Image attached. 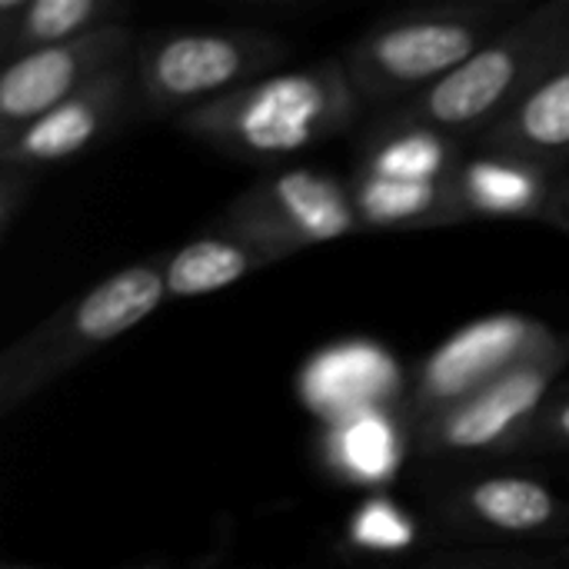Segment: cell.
Segmentation results:
<instances>
[{
    "label": "cell",
    "instance_id": "cell-1",
    "mask_svg": "<svg viewBox=\"0 0 569 569\" xmlns=\"http://www.w3.org/2000/svg\"><path fill=\"white\" fill-rule=\"evenodd\" d=\"M360 103L343 60L337 57L260 77L183 113L177 127L227 157L280 163L343 133Z\"/></svg>",
    "mask_w": 569,
    "mask_h": 569
},
{
    "label": "cell",
    "instance_id": "cell-2",
    "mask_svg": "<svg viewBox=\"0 0 569 569\" xmlns=\"http://www.w3.org/2000/svg\"><path fill=\"white\" fill-rule=\"evenodd\" d=\"M569 40V0H547L523 10L507 30L483 43L440 83L403 100L393 117L457 137L490 130L547 73L560 67Z\"/></svg>",
    "mask_w": 569,
    "mask_h": 569
},
{
    "label": "cell",
    "instance_id": "cell-3",
    "mask_svg": "<svg viewBox=\"0 0 569 569\" xmlns=\"http://www.w3.org/2000/svg\"><path fill=\"white\" fill-rule=\"evenodd\" d=\"M517 0L433 3L377 20L360 33L343 60L363 103L417 97L463 67L483 43L520 17Z\"/></svg>",
    "mask_w": 569,
    "mask_h": 569
},
{
    "label": "cell",
    "instance_id": "cell-4",
    "mask_svg": "<svg viewBox=\"0 0 569 569\" xmlns=\"http://www.w3.org/2000/svg\"><path fill=\"white\" fill-rule=\"evenodd\" d=\"M163 300V260H137L63 303L0 353V417H10L80 360L140 327Z\"/></svg>",
    "mask_w": 569,
    "mask_h": 569
},
{
    "label": "cell",
    "instance_id": "cell-5",
    "mask_svg": "<svg viewBox=\"0 0 569 569\" xmlns=\"http://www.w3.org/2000/svg\"><path fill=\"white\" fill-rule=\"evenodd\" d=\"M290 60V43L257 27H170L143 37L133 53L147 113L173 117L227 97Z\"/></svg>",
    "mask_w": 569,
    "mask_h": 569
},
{
    "label": "cell",
    "instance_id": "cell-6",
    "mask_svg": "<svg viewBox=\"0 0 569 569\" xmlns=\"http://www.w3.org/2000/svg\"><path fill=\"white\" fill-rule=\"evenodd\" d=\"M217 223L263 250L273 263L307 247L360 233L350 183L310 167L277 170L257 180L227 203Z\"/></svg>",
    "mask_w": 569,
    "mask_h": 569
},
{
    "label": "cell",
    "instance_id": "cell-7",
    "mask_svg": "<svg viewBox=\"0 0 569 569\" xmlns=\"http://www.w3.org/2000/svg\"><path fill=\"white\" fill-rule=\"evenodd\" d=\"M569 367V333L527 357L483 390L453 403L417 427L420 450L430 457H477L520 450L530 427L553 397V383Z\"/></svg>",
    "mask_w": 569,
    "mask_h": 569
},
{
    "label": "cell",
    "instance_id": "cell-8",
    "mask_svg": "<svg viewBox=\"0 0 569 569\" xmlns=\"http://www.w3.org/2000/svg\"><path fill=\"white\" fill-rule=\"evenodd\" d=\"M557 337V330L527 313H490L460 327L420 363L413 377L407 397V417L413 430L483 390L527 357L540 353Z\"/></svg>",
    "mask_w": 569,
    "mask_h": 569
},
{
    "label": "cell",
    "instance_id": "cell-9",
    "mask_svg": "<svg viewBox=\"0 0 569 569\" xmlns=\"http://www.w3.org/2000/svg\"><path fill=\"white\" fill-rule=\"evenodd\" d=\"M137 93V67L133 57L100 73L80 93L20 127L17 133L0 140V170L20 173L27 180H40L43 170L60 167L100 140H107L130 113Z\"/></svg>",
    "mask_w": 569,
    "mask_h": 569
},
{
    "label": "cell",
    "instance_id": "cell-10",
    "mask_svg": "<svg viewBox=\"0 0 569 569\" xmlns=\"http://www.w3.org/2000/svg\"><path fill=\"white\" fill-rule=\"evenodd\" d=\"M133 53V30L123 23L7 60L0 73V140L50 113Z\"/></svg>",
    "mask_w": 569,
    "mask_h": 569
},
{
    "label": "cell",
    "instance_id": "cell-11",
    "mask_svg": "<svg viewBox=\"0 0 569 569\" xmlns=\"http://www.w3.org/2000/svg\"><path fill=\"white\" fill-rule=\"evenodd\" d=\"M440 517L463 537L480 540H567L569 497L540 477L493 473L457 487Z\"/></svg>",
    "mask_w": 569,
    "mask_h": 569
},
{
    "label": "cell",
    "instance_id": "cell-12",
    "mask_svg": "<svg viewBox=\"0 0 569 569\" xmlns=\"http://www.w3.org/2000/svg\"><path fill=\"white\" fill-rule=\"evenodd\" d=\"M557 173L547 163L507 150L463 157L453 170V197L463 220H543Z\"/></svg>",
    "mask_w": 569,
    "mask_h": 569
},
{
    "label": "cell",
    "instance_id": "cell-13",
    "mask_svg": "<svg viewBox=\"0 0 569 569\" xmlns=\"http://www.w3.org/2000/svg\"><path fill=\"white\" fill-rule=\"evenodd\" d=\"M127 17L123 0H0V53L7 63L30 50L123 27Z\"/></svg>",
    "mask_w": 569,
    "mask_h": 569
},
{
    "label": "cell",
    "instance_id": "cell-14",
    "mask_svg": "<svg viewBox=\"0 0 569 569\" xmlns=\"http://www.w3.org/2000/svg\"><path fill=\"white\" fill-rule=\"evenodd\" d=\"M360 230H423L460 223L453 177L447 180H393L357 170L350 180Z\"/></svg>",
    "mask_w": 569,
    "mask_h": 569
},
{
    "label": "cell",
    "instance_id": "cell-15",
    "mask_svg": "<svg viewBox=\"0 0 569 569\" xmlns=\"http://www.w3.org/2000/svg\"><path fill=\"white\" fill-rule=\"evenodd\" d=\"M483 147L557 167L569 157V67L547 73L503 120L483 133Z\"/></svg>",
    "mask_w": 569,
    "mask_h": 569
},
{
    "label": "cell",
    "instance_id": "cell-16",
    "mask_svg": "<svg viewBox=\"0 0 569 569\" xmlns=\"http://www.w3.org/2000/svg\"><path fill=\"white\" fill-rule=\"evenodd\" d=\"M263 267H273V260L263 250L217 223L213 230L187 240L180 250L163 257L167 300H190L227 290Z\"/></svg>",
    "mask_w": 569,
    "mask_h": 569
},
{
    "label": "cell",
    "instance_id": "cell-17",
    "mask_svg": "<svg viewBox=\"0 0 569 569\" xmlns=\"http://www.w3.org/2000/svg\"><path fill=\"white\" fill-rule=\"evenodd\" d=\"M453 137L397 120L393 113L380 120L360 153L363 173L393 177V180H447L460 167Z\"/></svg>",
    "mask_w": 569,
    "mask_h": 569
},
{
    "label": "cell",
    "instance_id": "cell-18",
    "mask_svg": "<svg viewBox=\"0 0 569 569\" xmlns=\"http://www.w3.org/2000/svg\"><path fill=\"white\" fill-rule=\"evenodd\" d=\"M393 450H397L393 430L380 413L370 410L350 413L330 437V457L337 460L340 473L360 483L387 477L397 463Z\"/></svg>",
    "mask_w": 569,
    "mask_h": 569
},
{
    "label": "cell",
    "instance_id": "cell-19",
    "mask_svg": "<svg viewBox=\"0 0 569 569\" xmlns=\"http://www.w3.org/2000/svg\"><path fill=\"white\" fill-rule=\"evenodd\" d=\"M520 450H560V453H569V390L550 397V403L543 407V413L530 427Z\"/></svg>",
    "mask_w": 569,
    "mask_h": 569
},
{
    "label": "cell",
    "instance_id": "cell-20",
    "mask_svg": "<svg viewBox=\"0 0 569 569\" xmlns=\"http://www.w3.org/2000/svg\"><path fill=\"white\" fill-rule=\"evenodd\" d=\"M423 569H537L530 560L493 550H443L427 557Z\"/></svg>",
    "mask_w": 569,
    "mask_h": 569
},
{
    "label": "cell",
    "instance_id": "cell-21",
    "mask_svg": "<svg viewBox=\"0 0 569 569\" xmlns=\"http://www.w3.org/2000/svg\"><path fill=\"white\" fill-rule=\"evenodd\" d=\"M33 183L37 180H27L20 173H7L0 170V237L10 233V227L17 223L20 210L27 207L30 193H33Z\"/></svg>",
    "mask_w": 569,
    "mask_h": 569
},
{
    "label": "cell",
    "instance_id": "cell-22",
    "mask_svg": "<svg viewBox=\"0 0 569 569\" xmlns=\"http://www.w3.org/2000/svg\"><path fill=\"white\" fill-rule=\"evenodd\" d=\"M543 220L557 230L569 233V173L567 177H557L553 183V193H550V203H547V213Z\"/></svg>",
    "mask_w": 569,
    "mask_h": 569
},
{
    "label": "cell",
    "instance_id": "cell-23",
    "mask_svg": "<svg viewBox=\"0 0 569 569\" xmlns=\"http://www.w3.org/2000/svg\"><path fill=\"white\" fill-rule=\"evenodd\" d=\"M560 67H569V40H567V47H563V57H560Z\"/></svg>",
    "mask_w": 569,
    "mask_h": 569
},
{
    "label": "cell",
    "instance_id": "cell-24",
    "mask_svg": "<svg viewBox=\"0 0 569 569\" xmlns=\"http://www.w3.org/2000/svg\"><path fill=\"white\" fill-rule=\"evenodd\" d=\"M3 569H37V567H20V563H7Z\"/></svg>",
    "mask_w": 569,
    "mask_h": 569
}]
</instances>
